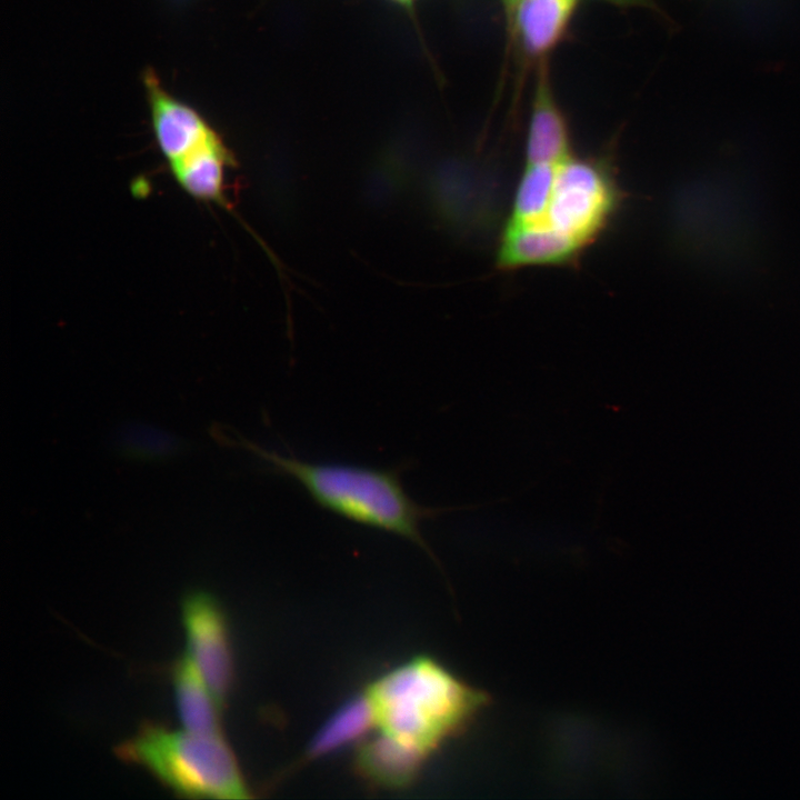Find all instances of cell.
Returning a JSON list of instances; mask_svg holds the SVG:
<instances>
[{
	"instance_id": "11",
	"label": "cell",
	"mask_w": 800,
	"mask_h": 800,
	"mask_svg": "<svg viewBox=\"0 0 800 800\" xmlns=\"http://www.w3.org/2000/svg\"><path fill=\"white\" fill-rule=\"evenodd\" d=\"M172 679L178 713L186 730L220 734V704L187 652L173 666Z\"/></svg>"
},
{
	"instance_id": "12",
	"label": "cell",
	"mask_w": 800,
	"mask_h": 800,
	"mask_svg": "<svg viewBox=\"0 0 800 800\" xmlns=\"http://www.w3.org/2000/svg\"><path fill=\"white\" fill-rule=\"evenodd\" d=\"M373 727H377L376 708L366 690L348 700L321 727L307 749L306 759L320 758L360 740Z\"/></svg>"
},
{
	"instance_id": "3",
	"label": "cell",
	"mask_w": 800,
	"mask_h": 800,
	"mask_svg": "<svg viewBox=\"0 0 800 800\" xmlns=\"http://www.w3.org/2000/svg\"><path fill=\"white\" fill-rule=\"evenodd\" d=\"M379 729L430 756L459 733L489 696L430 657H416L367 688Z\"/></svg>"
},
{
	"instance_id": "13",
	"label": "cell",
	"mask_w": 800,
	"mask_h": 800,
	"mask_svg": "<svg viewBox=\"0 0 800 800\" xmlns=\"http://www.w3.org/2000/svg\"><path fill=\"white\" fill-rule=\"evenodd\" d=\"M503 8L509 39L513 36V23L519 0H500Z\"/></svg>"
},
{
	"instance_id": "15",
	"label": "cell",
	"mask_w": 800,
	"mask_h": 800,
	"mask_svg": "<svg viewBox=\"0 0 800 800\" xmlns=\"http://www.w3.org/2000/svg\"><path fill=\"white\" fill-rule=\"evenodd\" d=\"M391 1L402 6L404 8H412L413 3L416 2V0H391Z\"/></svg>"
},
{
	"instance_id": "9",
	"label": "cell",
	"mask_w": 800,
	"mask_h": 800,
	"mask_svg": "<svg viewBox=\"0 0 800 800\" xmlns=\"http://www.w3.org/2000/svg\"><path fill=\"white\" fill-rule=\"evenodd\" d=\"M572 153L569 128L553 97L547 59L539 61L526 142V162H556Z\"/></svg>"
},
{
	"instance_id": "4",
	"label": "cell",
	"mask_w": 800,
	"mask_h": 800,
	"mask_svg": "<svg viewBox=\"0 0 800 800\" xmlns=\"http://www.w3.org/2000/svg\"><path fill=\"white\" fill-rule=\"evenodd\" d=\"M116 754L142 767L181 797H250L238 761L221 733L173 731L147 721L132 738L116 747Z\"/></svg>"
},
{
	"instance_id": "8",
	"label": "cell",
	"mask_w": 800,
	"mask_h": 800,
	"mask_svg": "<svg viewBox=\"0 0 800 800\" xmlns=\"http://www.w3.org/2000/svg\"><path fill=\"white\" fill-rule=\"evenodd\" d=\"M428 754L383 731L364 739L354 757L356 771L374 786L401 789L413 782Z\"/></svg>"
},
{
	"instance_id": "10",
	"label": "cell",
	"mask_w": 800,
	"mask_h": 800,
	"mask_svg": "<svg viewBox=\"0 0 800 800\" xmlns=\"http://www.w3.org/2000/svg\"><path fill=\"white\" fill-rule=\"evenodd\" d=\"M578 2L579 0H519L513 34L529 57L541 60L560 42Z\"/></svg>"
},
{
	"instance_id": "5",
	"label": "cell",
	"mask_w": 800,
	"mask_h": 800,
	"mask_svg": "<svg viewBox=\"0 0 800 800\" xmlns=\"http://www.w3.org/2000/svg\"><path fill=\"white\" fill-rule=\"evenodd\" d=\"M182 620L188 653L222 707L234 676L229 632L222 609L212 596L194 591L183 599Z\"/></svg>"
},
{
	"instance_id": "6",
	"label": "cell",
	"mask_w": 800,
	"mask_h": 800,
	"mask_svg": "<svg viewBox=\"0 0 800 800\" xmlns=\"http://www.w3.org/2000/svg\"><path fill=\"white\" fill-rule=\"evenodd\" d=\"M142 82L154 140L168 164L220 136L193 107L168 92L151 68Z\"/></svg>"
},
{
	"instance_id": "2",
	"label": "cell",
	"mask_w": 800,
	"mask_h": 800,
	"mask_svg": "<svg viewBox=\"0 0 800 800\" xmlns=\"http://www.w3.org/2000/svg\"><path fill=\"white\" fill-rule=\"evenodd\" d=\"M270 470L298 482L321 508L358 524L407 539L429 556L421 523L443 509L422 506L406 491L397 468L312 462L292 454L242 443Z\"/></svg>"
},
{
	"instance_id": "7",
	"label": "cell",
	"mask_w": 800,
	"mask_h": 800,
	"mask_svg": "<svg viewBox=\"0 0 800 800\" xmlns=\"http://www.w3.org/2000/svg\"><path fill=\"white\" fill-rule=\"evenodd\" d=\"M238 166L233 152L221 136L169 163L179 187L191 198L214 203L234 213L226 192V170Z\"/></svg>"
},
{
	"instance_id": "14",
	"label": "cell",
	"mask_w": 800,
	"mask_h": 800,
	"mask_svg": "<svg viewBox=\"0 0 800 800\" xmlns=\"http://www.w3.org/2000/svg\"><path fill=\"white\" fill-rule=\"evenodd\" d=\"M620 7H644L663 14L654 0H602Z\"/></svg>"
},
{
	"instance_id": "1",
	"label": "cell",
	"mask_w": 800,
	"mask_h": 800,
	"mask_svg": "<svg viewBox=\"0 0 800 800\" xmlns=\"http://www.w3.org/2000/svg\"><path fill=\"white\" fill-rule=\"evenodd\" d=\"M621 190L603 158L571 153L558 161L540 216L501 232L497 264L504 270L574 262L613 219Z\"/></svg>"
}]
</instances>
